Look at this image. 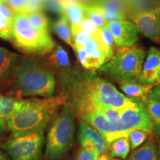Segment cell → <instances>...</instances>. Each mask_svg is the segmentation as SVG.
Wrapping results in <instances>:
<instances>
[{"label": "cell", "instance_id": "cell-1", "mask_svg": "<svg viewBox=\"0 0 160 160\" xmlns=\"http://www.w3.org/2000/svg\"><path fill=\"white\" fill-rule=\"evenodd\" d=\"M66 104L79 118L89 111H99L104 107L122 109L134 103L113 84L93 72L71 71L61 76Z\"/></svg>", "mask_w": 160, "mask_h": 160}, {"label": "cell", "instance_id": "cell-2", "mask_svg": "<svg viewBox=\"0 0 160 160\" xmlns=\"http://www.w3.org/2000/svg\"><path fill=\"white\" fill-rule=\"evenodd\" d=\"M66 103L63 95L44 99H30L22 109L5 121L13 137L44 131L62 105Z\"/></svg>", "mask_w": 160, "mask_h": 160}, {"label": "cell", "instance_id": "cell-3", "mask_svg": "<svg viewBox=\"0 0 160 160\" xmlns=\"http://www.w3.org/2000/svg\"><path fill=\"white\" fill-rule=\"evenodd\" d=\"M17 97H53L54 73L48 65L34 57H22L12 83Z\"/></svg>", "mask_w": 160, "mask_h": 160}, {"label": "cell", "instance_id": "cell-4", "mask_svg": "<svg viewBox=\"0 0 160 160\" xmlns=\"http://www.w3.org/2000/svg\"><path fill=\"white\" fill-rule=\"evenodd\" d=\"M146 57V51L142 46L117 48L107 62L98 69L99 74L122 82L138 83Z\"/></svg>", "mask_w": 160, "mask_h": 160}, {"label": "cell", "instance_id": "cell-5", "mask_svg": "<svg viewBox=\"0 0 160 160\" xmlns=\"http://www.w3.org/2000/svg\"><path fill=\"white\" fill-rule=\"evenodd\" d=\"M75 117L66 103L57 112L48 132L43 160H61L70 151L74 138Z\"/></svg>", "mask_w": 160, "mask_h": 160}, {"label": "cell", "instance_id": "cell-6", "mask_svg": "<svg viewBox=\"0 0 160 160\" xmlns=\"http://www.w3.org/2000/svg\"><path fill=\"white\" fill-rule=\"evenodd\" d=\"M10 41L17 50L30 57L48 54L56 46L48 33L38 31L31 25L25 13H15Z\"/></svg>", "mask_w": 160, "mask_h": 160}, {"label": "cell", "instance_id": "cell-7", "mask_svg": "<svg viewBox=\"0 0 160 160\" xmlns=\"http://www.w3.org/2000/svg\"><path fill=\"white\" fill-rule=\"evenodd\" d=\"M45 143L44 131L13 137L2 148L12 160H42Z\"/></svg>", "mask_w": 160, "mask_h": 160}, {"label": "cell", "instance_id": "cell-8", "mask_svg": "<svg viewBox=\"0 0 160 160\" xmlns=\"http://www.w3.org/2000/svg\"><path fill=\"white\" fill-rule=\"evenodd\" d=\"M117 126L119 131L127 137L133 130H139L148 134H152L154 131L153 124L142 102L135 101L133 104L122 109Z\"/></svg>", "mask_w": 160, "mask_h": 160}, {"label": "cell", "instance_id": "cell-9", "mask_svg": "<svg viewBox=\"0 0 160 160\" xmlns=\"http://www.w3.org/2000/svg\"><path fill=\"white\" fill-rule=\"evenodd\" d=\"M139 33L157 44H160V7L137 12L131 16Z\"/></svg>", "mask_w": 160, "mask_h": 160}, {"label": "cell", "instance_id": "cell-10", "mask_svg": "<svg viewBox=\"0 0 160 160\" xmlns=\"http://www.w3.org/2000/svg\"><path fill=\"white\" fill-rule=\"evenodd\" d=\"M115 45L117 48H128L137 44L139 39V31L135 24L127 20H119L107 23Z\"/></svg>", "mask_w": 160, "mask_h": 160}, {"label": "cell", "instance_id": "cell-11", "mask_svg": "<svg viewBox=\"0 0 160 160\" xmlns=\"http://www.w3.org/2000/svg\"><path fill=\"white\" fill-rule=\"evenodd\" d=\"M138 84L156 86L160 84V51L151 47L148 51Z\"/></svg>", "mask_w": 160, "mask_h": 160}, {"label": "cell", "instance_id": "cell-12", "mask_svg": "<svg viewBox=\"0 0 160 160\" xmlns=\"http://www.w3.org/2000/svg\"><path fill=\"white\" fill-rule=\"evenodd\" d=\"M78 139L82 148L94 149L99 154L108 153V145L102 136L83 121L80 122Z\"/></svg>", "mask_w": 160, "mask_h": 160}, {"label": "cell", "instance_id": "cell-13", "mask_svg": "<svg viewBox=\"0 0 160 160\" xmlns=\"http://www.w3.org/2000/svg\"><path fill=\"white\" fill-rule=\"evenodd\" d=\"M21 57L13 52L0 48V87L12 85Z\"/></svg>", "mask_w": 160, "mask_h": 160}, {"label": "cell", "instance_id": "cell-14", "mask_svg": "<svg viewBox=\"0 0 160 160\" xmlns=\"http://www.w3.org/2000/svg\"><path fill=\"white\" fill-rule=\"evenodd\" d=\"M74 50L79 63L88 71L98 70L108 61L107 53L104 48H98L86 51L82 48H76Z\"/></svg>", "mask_w": 160, "mask_h": 160}, {"label": "cell", "instance_id": "cell-15", "mask_svg": "<svg viewBox=\"0 0 160 160\" xmlns=\"http://www.w3.org/2000/svg\"><path fill=\"white\" fill-rule=\"evenodd\" d=\"M46 64L53 73L57 72L59 77L69 73L72 70L68 53L59 45H56L48 53Z\"/></svg>", "mask_w": 160, "mask_h": 160}, {"label": "cell", "instance_id": "cell-16", "mask_svg": "<svg viewBox=\"0 0 160 160\" xmlns=\"http://www.w3.org/2000/svg\"><path fill=\"white\" fill-rule=\"evenodd\" d=\"M63 15L71 25L72 34L77 31L82 21L85 18V5L80 2H70L64 3Z\"/></svg>", "mask_w": 160, "mask_h": 160}, {"label": "cell", "instance_id": "cell-17", "mask_svg": "<svg viewBox=\"0 0 160 160\" xmlns=\"http://www.w3.org/2000/svg\"><path fill=\"white\" fill-rule=\"evenodd\" d=\"M124 95L137 102H142L148 97L150 91L153 86L145 85L138 83H129L117 82Z\"/></svg>", "mask_w": 160, "mask_h": 160}, {"label": "cell", "instance_id": "cell-18", "mask_svg": "<svg viewBox=\"0 0 160 160\" xmlns=\"http://www.w3.org/2000/svg\"><path fill=\"white\" fill-rule=\"evenodd\" d=\"M28 99L0 94V117L6 118L17 113L26 105Z\"/></svg>", "mask_w": 160, "mask_h": 160}, {"label": "cell", "instance_id": "cell-19", "mask_svg": "<svg viewBox=\"0 0 160 160\" xmlns=\"http://www.w3.org/2000/svg\"><path fill=\"white\" fill-rule=\"evenodd\" d=\"M126 160H159L157 146L153 139L150 138L126 158Z\"/></svg>", "mask_w": 160, "mask_h": 160}, {"label": "cell", "instance_id": "cell-20", "mask_svg": "<svg viewBox=\"0 0 160 160\" xmlns=\"http://www.w3.org/2000/svg\"><path fill=\"white\" fill-rule=\"evenodd\" d=\"M53 29L58 37L73 48V40L71 25L63 14L56 20L53 25Z\"/></svg>", "mask_w": 160, "mask_h": 160}, {"label": "cell", "instance_id": "cell-21", "mask_svg": "<svg viewBox=\"0 0 160 160\" xmlns=\"http://www.w3.org/2000/svg\"><path fill=\"white\" fill-rule=\"evenodd\" d=\"M131 151L128 137H121L114 140L108 146V154L114 159H126Z\"/></svg>", "mask_w": 160, "mask_h": 160}, {"label": "cell", "instance_id": "cell-22", "mask_svg": "<svg viewBox=\"0 0 160 160\" xmlns=\"http://www.w3.org/2000/svg\"><path fill=\"white\" fill-rule=\"evenodd\" d=\"M142 104L153 124L154 131L160 133V101L148 97L142 101Z\"/></svg>", "mask_w": 160, "mask_h": 160}, {"label": "cell", "instance_id": "cell-23", "mask_svg": "<svg viewBox=\"0 0 160 160\" xmlns=\"http://www.w3.org/2000/svg\"><path fill=\"white\" fill-rule=\"evenodd\" d=\"M31 25L38 31L49 33V20L42 11L26 13Z\"/></svg>", "mask_w": 160, "mask_h": 160}, {"label": "cell", "instance_id": "cell-24", "mask_svg": "<svg viewBox=\"0 0 160 160\" xmlns=\"http://www.w3.org/2000/svg\"><path fill=\"white\" fill-rule=\"evenodd\" d=\"M94 5L108 11L125 16L128 11V5L126 0H97Z\"/></svg>", "mask_w": 160, "mask_h": 160}, {"label": "cell", "instance_id": "cell-25", "mask_svg": "<svg viewBox=\"0 0 160 160\" xmlns=\"http://www.w3.org/2000/svg\"><path fill=\"white\" fill-rule=\"evenodd\" d=\"M85 18L91 22L98 29L102 28L107 25L97 5H85Z\"/></svg>", "mask_w": 160, "mask_h": 160}, {"label": "cell", "instance_id": "cell-26", "mask_svg": "<svg viewBox=\"0 0 160 160\" xmlns=\"http://www.w3.org/2000/svg\"><path fill=\"white\" fill-rule=\"evenodd\" d=\"M99 37L100 42L102 44L107 51V56L108 60L113 55L115 51V44L113 41V38L112 37L111 33L110 32L107 26L99 29Z\"/></svg>", "mask_w": 160, "mask_h": 160}, {"label": "cell", "instance_id": "cell-27", "mask_svg": "<svg viewBox=\"0 0 160 160\" xmlns=\"http://www.w3.org/2000/svg\"><path fill=\"white\" fill-rule=\"evenodd\" d=\"M148 133L145 132L139 131V130H133L129 133L128 139L131 148L132 150H136L140 146H142L148 139Z\"/></svg>", "mask_w": 160, "mask_h": 160}, {"label": "cell", "instance_id": "cell-28", "mask_svg": "<svg viewBox=\"0 0 160 160\" xmlns=\"http://www.w3.org/2000/svg\"><path fill=\"white\" fill-rule=\"evenodd\" d=\"M78 31L85 32V33H88L89 35H91V37H93V38H96V39L100 40L99 29H98L91 22H90L89 20L87 19V18H85V19L82 21V22L79 25L77 31Z\"/></svg>", "mask_w": 160, "mask_h": 160}, {"label": "cell", "instance_id": "cell-29", "mask_svg": "<svg viewBox=\"0 0 160 160\" xmlns=\"http://www.w3.org/2000/svg\"><path fill=\"white\" fill-rule=\"evenodd\" d=\"M99 112L109 122L114 124L119 122L120 116H121L122 109L113 108L111 107H104L100 110Z\"/></svg>", "mask_w": 160, "mask_h": 160}, {"label": "cell", "instance_id": "cell-30", "mask_svg": "<svg viewBox=\"0 0 160 160\" xmlns=\"http://www.w3.org/2000/svg\"><path fill=\"white\" fill-rule=\"evenodd\" d=\"M43 9L51 12V13L59 14H63V5L61 0H42Z\"/></svg>", "mask_w": 160, "mask_h": 160}, {"label": "cell", "instance_id": "cell-31", "mask_svg": "<svg viewBox=\"0 0 160 160\" xmlns=\"http://www.w3.org/2000/svg\"><path fill=\"white\" fill-rule=\"evenodd\" d=\"M12 33V22L0 14V38L10 40Z\"/></svg>", "mask_w": 160, "mask_h": 160}, {"label": "cell", "instance_id": "cell-32", "mask_svg": "<svg viewBox=\"0 0 160 160\" xmlns=\"http://www.w3.org/2000/svg\"><path fill=\"white\" fill-rule=\"evenodd\" d=\"M99 156V152L94 149L81 148L78 152L76 160H98Z\"/></svg>", "mask_w": 160, "mask_h": 160}, {"label": "cell", "instance_id": "cell-33", "mask_svg": "<svg viewBox=\"0 0 160 160\" xmlns=\"http://www.w3.org/2000/svg\"><path fill=\"white\" fill-rule=\"evenodd\" d=\"M5 2L15 13H25L27 0H5Z\"/></svg>", "mask_w": 160, "mask_h": 160}, {"label": "cell", "instance_id": "cell-34", "mask_svg": "<svg viewBox=\"0 0 160 160\" xmlns=\"http://www.w3.org/2000/svg\"><path fill=\"white\" fill-rule=\"evenodd\" d=\"M99 8L102 15L104 19L105 20V22L107 23L110 22L119 21V20H124L125 19V16L123 14H120V13H115V12L108 11V10L102 8L100 7H99Z\"/></svg>", "mask_w": 160, "mask_h": 160}, {"label": "cell", "instance_id": "cell-35", "mask_svg": "<svg viewBox=\"0 0 160 160\" xmlns=\"http://www.w3.org/2000/svg\"><path fill=\"white\" fill-rule=\"evenodd\" d=\"M42 10H44L42 0H27L25 13L30 12L42 11Z\"/></svg>", "mask_w": 160, "mask_h": 160}, {"label": "cell", "instance_id": "cell-36", "mask_svg": "<svg viewBox=\"0 0 160 160\" xmlns=\"http://www.w3.org/2000/svg\"><path fill=\"white\" fill-rule=\"evenodd\" d=\"M0 14L12 22L14 18L15 12L12 11L5 2H0Z\"/></svg>", "mask_w": 160, "mask_h": 160}, {"label": "cell", "instance_id": "cell-37", "mask_svg": "<svg viewBox=\"0 0 160 160\" xmlns=\"http://www.w3.org/2000/svg\"><path fill=\"white\" fill-rule=\"evenodd\" d=\"M148 97L160 101V84L158 85L153 86V88L150 91Z\"/></svg>", "mask_w": 160, "mask_h": 160}, {"label": "cell", "instance_id": "cell-38", "mask_svg": "<svg viewBox=\"0 0 160 160\" xmlns=\"http://www.w3.org/2000/svg\"><path fill=\"white\" fill-rule=\"evenodd\" d=\"M8 129L7 124H6V121L4 118L0 117V139H1L2 136L4 134V133Z\"/></svg>", "mask_w": 160, "mask_h": 160}, {"label": "cell", "instance_id": "cell-39", "mask_svg": "<svg viewBox=\"0 0 160 160\" xmlns=\"http://www.w3.org/2000/svg\"><path fill=\"white\" fill-rule=\"evenodd\" d=\"M112 159H113V158L110 157L108 153L100 154L99 159H98V160H112Z\"/></svg>", "mask_w": 160, "mask_h": 160}, {"label": "cell", "instance_id": "cell-40", "mask_svg": "<svg viewBox=\"0 0 160 160\" xmlns=\"http://www.w3.org/2000/svg\"><path fill=\"white\" fill-rule=\"evenodd\" d=\"M80 2L84 4V5H94L97 2V0H80Z\"/></svg>", "mask_w": 160, "mask_h": 160}, {"label": "cell", "instance_id": "cell-41", "mask_svg": "<svg viewBox=\"0 0 160 160\" xmlns=\"http://www.w3.org/2000/svg\"><path fill=\"white\" fill-rule=\"evenodd\" d=\"M0 160H10L8 157L6 156L1 150H0Z\"/></svg>", "mask_w": 160, "mask_h": 160}, {"label": "cell", "instance_id": "cell-42", "mask_svg": "<svg viewBox=\"0 0 160 160\" xmlns=\"http://www.w3.org/2000/svg\"><path fill=\"white\" fill-rule=\"evenodd\" d=\"M157 153H158V158H159V160H160V139L159 140V142H158Z\"/></svg>", "mask_w": 160, "mask_h": 160}, {"label": "cell", "instance_id": "cell-43", "mask_svg": "<svg viewBox=\"0 0 160 160\" xmlns=\"http://www.w3.org/2000/svg\"><path fill=\"white\" fill-rule=\"evenodd\" d=\"M5 2V0H0V2Z\"/></svg>", "mask_w": 160, "mask_h": 160}, {"label": "cell", "instance_id": "cell-44", "mask_svg": "<svg viewBox=\"0 0 160 160\" xmlns=\"http://www.w3.org/2000/svg\"><path fill=\"white\" fill-rule=\"evenodd\" d=\"M112 160H120V159H114V158H113V159Z\"/></svg>", "mask_w": 160, "mask_h": 160}]
</instances>
